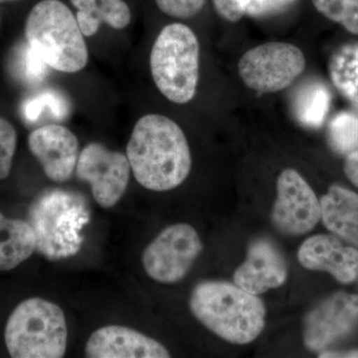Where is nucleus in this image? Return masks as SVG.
I'll return each mask as SVG.
<instances>
[{"mask_svg": "<svg viewBox=\"0 0 358 358\" xmlns=\"http://www.w3.org/2000/svg\"><path fill=\"white\" fill-rule=\"evenodd\" d=\"M127 157L136 181L152 192L174 189L192 169V154L185 133L176 122L162 115H145L136 122Z\"/></svg>", "mask_w": 358, "mask_h": 358, "instance_id": "1", "label": "nucleus"}, {"mask_svg": "<svg viewBox=\"0 0 358 358\" xmlns=\"http://www.w3.org/2000/svg\"><path fill=\"white\" fill-rule=\"evenodd\" d=\"M189 308L206 329L233 345H248L265 327L264 301L235 282H199L190 296Z\"/></svg>", "mask_w": 358, "mask_h": 358, "instance_id": "2", "label": "nucleus"}, {"mask_svg": "<svg viewBox=\"0 0 358 358\" xmlns=\"http://www.w3.org/2000/svg\"><path fill=\"white\" fill-rule=\"evenodd\" d=\"M26 41L50 68L76 73L88 63V47L76 16L60 0H41L25 22Z\"/></svg>", "mask_w": 358, "mask_h": 358, "instance_id": "3", "label": "nucleus"}, {"mask_svg": "<svg viewBox=\"0 0 358 358\" xmlns=\"http://www.w3.org/2000/svg\"><path fill=\"white\" fill-rule=\"evenodd\" d=\"M4 338L13 358L63 357L68 343L64 312L44 299H27L7 320Z\"/></svg>", "mask_w": 358, "mask_h": 358, "instance_id": "4", "label": "nucleus"}, {"mask_svg": "<svg viewBox=\"0 0 358 358\" xmlns=\"http://www.w3.org/2000/svg\"><path fill=\"white\" fill-rule=\"evenodd\" d=\"M199 43L182 23L166 25L150 53V71L157 89L176 103L192 101L199 79Z\"/></svg>", "mask_w": 358, "mask_h": 358, "instance_id": "5", "label": "nucleus"}, {"mask_svg": "<svg viewBox=\"0 0 358 358\" xmlns=\"http://www.w3.org/2000/svg\"><path fill=\"white\" fill-rule=\"evenodd\" d=\"M88 221L85 200L76 193L52 190L42 194L29 210L36 250L49 260L75 255L81 247L80 231Z\"/></svg>", "mask_w": 358, "mask_h": 358, "instance_id": "6", "label": "nucleus"}, {"mask_svg": "<svg viewBox=\"0 0 358 358\" xmlns=\"http://www.w3.org/2000/svg\"><path fill=\"white\" fill-rule=\"evenodd\" d=\"M305 68V55L298 47L268 42L247 51L240 59L238 72L248 88L270 94L288 88Z\"/></svg>", "mask_w": 358, "mask_h": 358, "instance_id": "7", "label": "nucleus"}, {"mask_svg": "<svg viewBox=\"0 0 358 358\" xmlns=\"http://www.w3.org/2000/svg\"><path fill=\"white\" fill-rule=\"evenodd\" d=\"M203 250L199 233L189 224H176L162 231L143 254V268L150 279L176 284L185 279Z\"/></svg>", "mask_w": 358, "mask_h": 358, "instance_id": "8", "label": "nucleus"}, {"mask_svg": "<svg viewBox=\"0 0 358 358\" xmlns=\"http://www.w3.org/2000/svg\"><path fill=\"white\" fill-rule=\"evenodd\" d=\"M131 171L127 155L99 143L84 148L76 166L78 178L89 183L96 203L107 209L115 206L126 192Z\"/></svg>", "mask_w": 358, "mask_h": 358, "instance_id": "9", "label": "nucleus"}, {"mask_svg": "<svg viewBox=\"0 0 358 358\" xmlns=\"http://www.w3.org/2000/svg\"><path fill=\"white\" fill-rule=\"evenodd\" d=\"M280 232L301 236L320 220V203L313 188L294 169H285L277 180V199L271 214Z\"/></svg>", "mask_w": 358, "mask_h": 358, "instance_id": "10", "label": "nucleus"}, {"mask_svg": "<svg viewBox=\"0 0 358 358\" xmlns=\"http://www.w3.org/2000/svg\"><path fill=\"white\" fill-rule=\"evenodd\" d=\"M357 324V294H334L308 313L303 343L312 352H322L348 336Z\"/></svg>", "mask_w": 358, "mask_h": 358, "instance_id": "11", "label": "nucleus"}, {"mask_svg": "<svg viewBox=\"0 0 358 358\" xmlns=\"http://www.w3.org/2000/svg\"><path fill=\"white\" fill-rule=\"evenodd\" d=\"M28 148L52 181H67L76 169L79 141L64 126L51 124L34 129L28 136Z\"/></svg>", "mask_w": 358, "mask_h": 358, "instance_id": "12", "label": "nucleus"}, {"mask_svg": "<svg viewBox=\"0 0 358 358\" xmlns=\"http://www.w3.org/2000/svg\"><path fill=\"white\" fill-rule=\"evenodd\" d=\"M288 278V266L277 245L265 238L249 245L246 260L233 275L235 284L249 293L259 294L280 288Z\"/></svg>", "mask_w": 358, "mask_h": 358, "instance_id": "13", "label": "nucleus"}, {"mask_svg": "<svg viewBox=\"0 0 358 358\" xmlns=\"http://www.w3.org/2000/svg\"><path fill=\"white\" fill-rule=\"evenodd\" d=\"M298 259L303 268L329 273L341 284L358 279V249L343 244L336 235L308 238L299 249Z\"/></svg>", "mask_w": 358, "mask_h": 358, "instance_id": "14", "label": "nucleus"}, {"mask_svg": "<svg viewBox=\"0 0 358 358\" xmlns=\"http://www.w3.org/2000/svg\"><path fill=\"white\" fill-rule=\"evenodd\" d=\"M89 358H166L171 353L159 341L136 329L107 326L96 329L85 348Z\"/></svg>", "mask_w": 358, "mask_h": 358, "instance_id": "15", "label": "nucleus"}, {"mask_svg": "<svg viewBox=\"0 0 358 358\" xmlns=\"http://www.w3.org/2000/svg\"><path fill=\"white\" fill-rule=\"evenodd\" d=\"M320 203V219L327 229L358 249V194L333 185Z\"/></svg>", "mask_w": 358, "mask_h": 358, "instance_id": "16", "label": "nucleus"}, {"mask_svg": "<svg viewBox=\"0 0 358 358\" xmlns=\"http://www.w3.org/2000/svg\"><path fill=\"white\" fill-rule=\"evenodd\" d=\"M84 36L98 32L102 23L114 29H124L131 20V9L124 0H71Z\"/></svg>", "mask_w": 358, "mask_h": 358, "instance_id": "17", "label": "nucleus"}, {"mask_svg": "<svg viewBox=\"0 0 358 358\" xmlns=\"http://www.w3.org/2000/svg\"><path fill=\"white\" fill-rule=\"evenodd\" d=\"M35 251L36 237L29 222L0 212V271L13 270Z\"/></svg>", "mask_w": 358, "mask_h": 358, "instance_id": "18", "label": "nucleus"}, {"mask_svg": "<svg viewBox=\"0 0 358 358\" xmlns=\"http://www.w3.org/2000/svg\"><path fill=\"white\" fill-rule=\"evenodd\" d=\"M331 95L320 82H310L294 94L293 109L296 120L308 128H319L326 120Z\"/></svg>", "mask_w": 358, "mask_h": 358, "instance_id": "19", "label": "nucleus"}, {"mask_svg": "<svg viewBox=\"0 0 358 358\" xmlns=\"http://www.w3.org/2000/svg\"><path fill=\"white\" fill-rule=\"evenodd\" d=\"M329 70L334 87L358 109V43L343 45L334 52Z\"/></svg>", "mask_w": 358, "mask_h": 358, "instance_id": "20", "label": "nucleus"}, {"mask_svg": "<svg viewBox=\"0 0 358 358\" xmlns=\"http://www.w3.org/2000/svg\"><path fill=\"white\" fill-rule=\"evenodd\" d=\"M329 143L336 152L350 155L358 150V113L341 112L331 120Z\"/></svg>", "mask_w": 358, "mask_h": 358, "instance_id": "21", "label": "nucleus"}, {"mask_svg": "<svg viewBox=\"0 0 358 358\" xmlns=\"http://www.w3.org/2000/svg\"><path fill=\"white\" fill-rule=\"evenodd\" d=\"M313 3L329 20L358 34V0H313Z\"/></svg>", "mask_w": 358, "mask_h": 358, "instance_id": "22", "label": "nucleus"}, {"mask_svg": "<svg viewBox=\"0 0 358 358\" xmlns=\"http://www.w3.org/2000/svg\"><path fill=\"white\" fill-rule=\"evenodd\" d=\"M45 110L54 119L62 120L69 115V105L61 94L46 91L28 100L23 108V114L27 121L35 122L44 114Z\"/></svg>", "mask_w": 358, "mask_h": 358, "instance_id": "23", "label": "nucleus"}, {"mask_svg": "<svg viewBox=\"0 0 358 358\" xmlns=\"http://www.w3.org/2000/svg\"><path fill=\"white\" fill-rule=\"evenodd\" d=\"M49 66L44 62L29 44H26L20 49L16 61V71L26 83L35 84L42 81L47 74Z\"/></svg>", "mask_w": 358, "mask_h": 358, "instance_id": "24", "label": "nucleus"}, {"mask_svg": "<svg viewBox=\"0 0 358 358\" xmlns=\"http://www.w3.org/2000/svg\"><path fill=\"white\" fill-rule=\"evenodd\" d=\"M17 145V134L13 124L0 117V179L8 178Z\"/></svg>", "mask_w": 358, "mask_h": 358, "instance_id": "25", "label": "nucleus"}, {"mask_svg": "<svg viewBox=\"0 0 358 358\" xmlns=\"http://www.w3.org/2000/svg\"><path fill=\"white\" fill-rule=\"evenodd\" d=\"M159 10L171 17H193L203 8L205 0H155Z\"/></svg>", "mask_w": 358, "mask_h": 358, "instance_id": "26", "label": "nucleus"}, {"mask_svg": "<svg viewBox=\"0 0 358 358\" xmlns=\"http://www.w3.org/2000/svg\"><path fill=\"white\" fill-rule=\"evenodd\" d=\"M298 0H245V13L254 17L274 15L287 10Z\"/></svg>", "mask_w": 358, "mask_h": 358, "instance_id": "27", "label": "nucleus"}, {"mask_svg": "<svg viewBox=\"0 0 358 358\" xmlns=\"http://www.w3.org/2000/svg\"><path fill=\"white\" fill-rule=\"evenodd\" d=\"M219 15L230 22H237L243 17L245 0H212Z\"/></svg>", "mask_w": 358, "mask_h": 358, "instance_id": "28", "label": "nucleus"}, {"mask_svg": "<svg viewBox=\"0 0 358 358\" xmlns=\"http://www.w3.org/2000/svg\"><path fill=\"white\" fill-rule=\"evenodd\" d=\"M345 173L348 179L358 188V150L350 152L346 157Z\"/></svg>", "mask_w": 358, "mask_h": 358, "instance_id": "29", "label": "nucleus"}, {"mask_svg": "<svg viewBox=\"0 0 358 358\" xmlns=\"http://www.w3.org/2000/svg\"><path fill=\"white\" fill-rule=\"evenodd\" d=\"M320 357L355 358V357H358V350H352V352H322V353H320Z\"/></svg>", "mask_w": 358, "mask_h": 358, "instance_id": "30", "label": "nucleus"}, {"mask_svg": "<svg viewBox=\"0 0 358 358\" xmlns=\"http://www.w3.org/2000/svg\"><path fill=\"white\" fill-rule=\"evenodd\" d=\"M15 1V0H0V3H4V2Z\"/></svg>", "mask_w": 358, "mask_h": 358, "instance_id": "31", "label": "nucleus"}]
</instances>
